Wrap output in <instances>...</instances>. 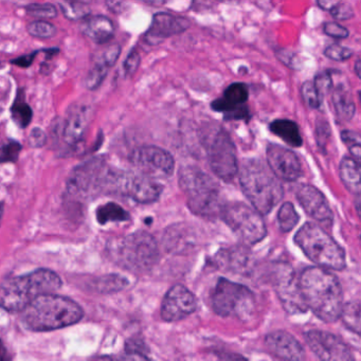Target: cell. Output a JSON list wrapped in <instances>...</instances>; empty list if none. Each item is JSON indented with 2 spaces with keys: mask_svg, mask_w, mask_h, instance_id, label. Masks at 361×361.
<instances>
[{
  "mask_svg": "<svg viewBox=\"0 0 361 361\" xmlns=\"http://www.w3.org/2000/svg\"><path fill=\"white\" fill-rule=\"evenodd\" d=\"M302 300L324 322L337 321L343 306V293L339 280L326 268L307 267L298 279Z\"/></svg>",
  "mask_w": 361,
  "mask_h": 361,
  "instance_id": "obj_1",
  "label": "cell"
},
{
  "mask_svg": "<svg viewBox=\"0 0 361 361\" xmlns=\"http://www.w3.org/2000/svg\"><path fill=\"white\" fill-rule=\"evenodd\" d=\"M25 326L33 331H49L71 326L81 321L84 312L79 304L63 295L46 293L22 310Z\"/></svg>",
  "mask_w": 361,
  "mask_h": 361,
  "instance_id": "obj_2",
  "label": "cell"
},
{
  "mask_svg": "<svg viewBox=\"0 0 361 361\" xmlns=\"http://www.w3.org/2000/svg\"><path fill=\"white\" fill-rule=\"evenodd\" d=\"M61 286L60 276L44 268L16 276L0 285V306L8 312H22L39 295L58 291Z\"/></svg>",
  "mask_w": 361,
  "mask_h": 361,
  "instance_id": "obj_3",
  "label": "cell"
},
{
  "mask_svg": "<svg viewBox=\"0 0 361 361\" xmlns=\"http://www.w3.org/2000/svg\"><path fill=\"white\" fill-rule=\"evenodd\" d=\"M238 174L243 193L262 215L271 212L282 200L284 190L280 179L261 160H246Z\"/></svg>",
  "mask_w": 361,
  "mask_h": 361,
  "instance_id": "obj_4",
  "label": "cell"
},
{
  "mask_svg": "<svg viewBox=\"0 0 361 361\" xmlns=\"http://www.w3.org/2000/svg\"><path fill=\"white\" fill-rule=\"evenodd\" d=\"M179 185L194 214L208 219L221 214L224 204L219 185L204 171L193 166H185L179 171Z\"/></svg>",
  "mask_w": 361,
  "mask_h": 361,
  "instance_id": "obj_5",
  "label": "cell"
},
{
  "mask_svg": "<svg viewBox=\"0 0 361 361\" xmlns=\"http://www.w3.org/2000/svg\"><path fill=\"white\" fill-rule=\"evenodd\" d=\"M295 243L304 255L320 267L342 270L345 267V252L320 226L306 223L295 233Z\"/></svg>",
  "mask_w": 361,
  "mask_h": 361,
  "instance_id": "obj_6",
  "label": "cell"
},
{
  "mask_svg": "<svg viewBox=\"0 0 361 361\" xmlns=\"http://www.w3.org/2000/svg\"><path fill=\"white\" fill-rule=\"evenodd\" d=\"M109 252L118 265L132 272L147 271L159 259L155 238L145 231L135 232L116 240Z\"/></svg>",
  "mask_w": 361,
  "mask_h": 361,
  "instance_id": "obj_7",
  "label": "cell"
},
{
  "mask_svg": "<svg viewBox=\"0 0 361 361\" xmlns=\"http://www.w3.org/2000/svg\"><path fill=\"white\" fill-rule=\"evenodd\" d=\"M215 314L223 318L247 320L255 310V293L243 284L219 278L210 297Z\"/></svg>",
  "mask_w": 361,
  "mask_h": 361,
  "instance_id": "obj_8",
  "label": "cell"
},
{
  "mask_svg": "<svg viewBox=\"0 0 361 361\" xmlns=\"http://www.w3.org/2000/svg\"><path fill=\"white\" fill-rule=\"evenodd\" d=\"M202 142L212 172L221 180H233L238 173V162L235 145L230 135L219 126L206 128Z\"/></svg>",
  "mask_w": 361,
  "mask_h": 361,
  "instance_id": "obj_9",
  "label": "cell"
},
{
  "mask_svg": "<svg viewBox=\"0 0 361 361\" xmlns=\"http://www.w3.org/2000/svg\"><path fill=\"white\" fill-rule=\"evenodd\" d=\"M219 216L246 244H257L263 240L267 234L261 213L243 202L224 204Z\"/></svg>",
  "mask_w": 361,
  "mask_h": 361,
  "instance_id": "obj_10",
  "label": "cell"
},
{
  "mask_svg": "<svg viewBox=\"0 0 361 361\" xmlns=\"http://www.w3.org/2000/svg\"><path fill=\"white\" fill-rule=\"evenodd\" d=\"M164 187L153 177L142 173L111 171L107 192L119 193L139 204H152L161 195Z\"/></svg>",
  "mask_w": 361,
  "mask_h": 361,
  "instance_id": "obj_11",
  "label": "cell"
},
{
  "mask_svg": "<svg viewBox=\"0 0 361 361\" xmlns=\"http://www.w3.org/2000/svg\"><path fill=\"white\" fill-rule=\"evenodd\" d=\"M111 169L101 158H94L78 166L68 178V192L79 197H94L106 192Z\"/></svg>",
  "mask_w": 361,
  "mask_h": 361,
  "instance_id": "obj_12",
  "label": "cell"
},
{
  "mask_svg": "<svg viewBox=\"0 0 361 361\" xmlns=\"http://www.w3.org/2000/svg\"><path fill=\"white\" fill-rule=\"evenodd\" d=\"M130 159L139 172L153 178H166L172 176L174 172L173 156L166 149L155 145L137 147L130 154Z\"/></svg>",
  "mask_w": 361,
  "mask_h": 361,
  "instance_id": "obj_13",
  "label": "cell"
},
{
  "mask_svg": "<svg viewBox=\"0 0 361 361\" xmlns=\"http://www.w3.org/2000/svg\"><path fill=\"white\" fill-rule=\"evenodd\" d=\"M304 339L320 360L352 361L354 359L348 344L329 331L312 329L304 334Z\"/></svg>",
  "mask_w": 361,
  "mask_h": 361,
  "instance_id": "obj_14",
  "label": "cell"
},
{
  "mask_svg": "<svg viewBox=\"0 0 361 361\" xmlns=\"http://www.w3.org/2000/svg\"><path fill=\"white\" fill-rule=\"evenodd\" d=\"M274 286L283 307L289 314H301L306 312L305 304L300 293L299 283L295 279L293 268L283 265L274 272Z\"/></svg>",
  "mask_w": 361,
  "mask_h": 361,
  "instance_id": "obj_15",
  "label": "cell"
},
{
  "mask_svg": "<svg viewBox=\"0 0 361 361\" xmlns=\"http://www.w3.org/2000/svg\"><path fill=\"white\" fill-rule=\"evenodd\" d=\"M197 308V299L183 285L171 287L164 295L161 305V318L166 322H175L191 316Z\"/></svg>",
  "mask_w": 361,
  "mask_h": 361,
  "instance_id": "obj_16",
  "label": "cell"
},
{
  "mask_svg": "<svg viewBox=\"0 0 361 361\" xmlns=\"http://www.w3.org/2000/svg\"><path fill=\"white\" fill-rule=\"evenodd\" d=\"M266 156L268 166L281 180L295 181L301 176V162L291 149L270 143L266 149Z\"/></svg>",
  "mask_w": 361,
  "mask_h": 361,
  "instance_id": "obj_17",
  "label": "cell"
},
{
  "mask_svg": "<svg viewBox=\"0 0 361 361\" xmlns=\"http://www.w3.org/2000/svg\"><path fill=\"white\" fill-rule=\"evenodd\" d=\"M191 26L189 20L166 12H158L153 16L151 27L145 35L147 45H159L164 39L185 32Z\"/></svg>",
  "mask_w": 361,
  "mask_h": 361,
  "instance_id": "obj_18",
  "label": "cell"
},
{
  "mask_svg": "<svg viewBox=\"0 0 361 361\" xmlns=\"http://www.w3.org/2000/svg\"><path fill=\"white\" fill-rule=\"evenodd\" d=\"M297 198L302 208L314 221L326 225L333 223V211L320 190L314 185H302L298 189Z\"/></svg>",
  "mask_w": 361,
  "mask_h": 361,
  "instance_id": "obj_19",
  "label": "cell"
},
{
  "mask_svg": "<svg viewBox=\"0 0 361 361\" xmlns=\"http://www.w3.org/2000/svg\"><path fill=\"white\" fill-rule=\"evenodd\" d=\"M265 345L270 354L284 360L301 361L306 358L305 350L299 341L285 331H274L265 337Z\"/></svg>",
  "mask_w": 361,
  "mask_h": 361,
  "instance_id": "obj_20",
  "label": "cell"
},
{
  "mask_svg": "<svg viewBox=\"0 0 361 361\" xmlns=\"http://www.w3.org/2000/svg\"><path fill=\"white\" fill-rule=\"evenodd\" d=\"M214 262L219 269L232 274H247L252 269L255 259L246 246H233L219 251Z\"/></svg>",
  "mask_w": 361,
  "mask_h": 361,
  "instance_id": "obj_21",
  "label": "cell"
},
{
  "mask_svg": "<svg viewBox=\"0 0 361 361\" xmlns=\"http://www.w3.org/2000/svg\"><path fill=\"white\" fill-rule=\"evenodd\" d=\"M90 121V109L87 106L73 105L63 126V139L69 147L81 142Z\"/></svg>",
  "mask_w": 361,
  "mask_h": 361,
  "instance_id": "obj_22",
  "label": "cell"
},
{
  "mask_svg": "<svg viewBox=\"0 0 361 361\" xmlns=\"http://www.w3.org/2000/svg\"><path fill=\"white\" fill-rule=\"evenodd\" d=\"M81 31L98 45H104L114 39L116 28L111 18L104 16H88L82 20Z\"/></svg>",
  "mask_w": 361,
  "mask_h": 361,
  "instance_id": "obj_23",
  "label": "cell"
},
{
  "mask_svg": "<svg viewBox=\"0 0 361 361\" xmlns=\"http://www.w3.org/2000/svg\"><path fill=\"white\" fill-rule=\"evenodd\" d=\"M249 99V88L246 84L235 82L230 84L221 98L211 103V109L216 113L227 114L238 106L246 104Z\"/></svg>",
  "mask_w": 361,
  "mask_h": 361,
  "instance_id": "obj_24",
  "label": "cell"
},
{
  "mask_svg": "<svg viewBox=\"0 0 361 361\" xmlns=\"http://www.w3.org/2000/svg\"><path fill=\"white\" fill-rule=\"evenodd\" d=\"M340 81L333 85V94H331V101H333L334 109H335L336 116L340 121L348 122L354 118L356 113V105H355L354 99L352 94L348 90V86L344 82L346 81L345 77L341 75Z\"/></svg>",
  "mask_w": 361,
  "mask_h": 361,
  "instance_id": "obj_25",
  "label": "cell"
},
{
  "mask_svg": "<svg viewBox=\"0 0 361 361\" xmlns=\"http://www.w3.org/2000/svg\"><path fill=\"white\" fill-rule=\"evenodd\" d=\"M270 132L293 147H300L303 143L299 126L287 119H276L269 126Z\"/></svg>",
  "mask_w": 361,
  "mask_h": 361,
  "instance_id": "obj_26",
  "label": "cell"
},
{
  "mask_svg": "<svg viewBox=\"0 0 361 361\" xmlns=\"http://www.w3.org/2000/svg\"><path fill=\"white\" fill-rule=\"evenodd\" d=\"M340 178L344 187L359 196L360 194V166L359 162L353 157H344L340 162Z\"/></svg>",
  "mask_w": 361,
  "mask_h": 361,
  "instance_id": "obj_27",
  "label": "cell"
},
{
  "mask_svg": "<svg viewBox=\"0 0 361 361\" xmlns=\"http://www.w3.org/2000/svg\"><path fill=\"white\" fill-rule=\"evenodd\" d=\"M10 111H11L12 120L18 128L24 130L30 126L33 119V111L25 98L24 88H18Z\"/></svg>",
  "mask_w": 361,
  "mask_h": 361,
  "instance_id": "obj_28",
  "label": "cell"
},
{
  "mask_svg": "<svg viewBox=\"0 0 361 361\" xmlns=\"http://www.w3.org/2000/svg\"><path fill=\"white\" fill-rule=\"evenodd\" d=\"M97 219L101 225H106L109 223L115 221H126L130 219V214L115 202H109L99 207L97 210Z\"/></svg>",
  "mask_w": 361,
  "mask_h": 361,
  "instance_id": "obj_29",
  "label": "cell"
},
{
  "mask_svg": "<svg viewBox=\"0 0 361 361\" xmlns=\"http://www.w3.org/2000/svg\"><path fill=\"white\" fill-rule=\"evenodd\" d=\"M191 243L188 240V234L185 233V228L178 227V226H173L169 228L164 234V245L166 248L171 252H176V251H183V249L190 246Z\"/></svg>",
  "mask_w": 361,
  "mask_h": 361,
  "instance_id": "obj_30",
  "label": "cell"
},
{
  "mask_svg": "<svg viewBox=\"0 0 361 361\" xmlns=\"http://www.w3.org/2000/svg\"><path fill=\"white\" fill-rule=\"evenodd\" d=\"M59 7L61 12L67 20L78 22V20H84L88 16L92 14L90 7L85 4L78 3L75 0H60Z\"/></svg>",
  "mask_w": 361,
  "mask_h": 361,
  "instance_id": "obj_31",
  "label": "cell"
},
{
  "mask_svg": "<svg viewBox=\"0 0 361 361\" xmlns=\"http://www.w3.org/2000/svg\"><path fill=\"white\" fill-rule=\"evenodd\" d=\"M128 285V281L119 274H109V276H101L94 281V290L99 293H117L122 290Z\"/></svg>",
  "mask_w": 361,
  "mask_h": 361,
  "instance_id": "obj_32",
  "label": "cell"
},
{
  "mask_svg": "<svg viewBox=\"0 0 361 361\" xmlns=\"http://www.w3.org/2000/svg\"><path fill=\"white\" fill-rule=\"evenodd\" d=\"M340 318H342L344 325L350 331L360 334V306L358 302H348L342 306Z\"/></svg>",
  "mask_w": 361,
  "mask_h": 361,
  "instance_id": "obj_33",
  "label": "cell"
},
{
  "mask_svg": "<svg viewBox=\"0 0 361 361\" xmlns=\"http://www.w3.org/2000/svg\"><path fill=\"white\" fill-rule=\"evenodd\" d=\"M300 216L291 202H284L278 212V224L281 231L289 232L298 225Z\"/></svg>",
  "mask_w": 361,
  "mask_h": 361,
  "instance_id": "obj_34",
  "label": "cell"
},
{
  "mask_svg": "<svg viewBox=\"0 0 361 361\" xmlns=\"http://www.w3.org/2000/svg\"><path fill=\"white\" fill-rule=\"evenodd\" d=\"M27 31L31 37L39 39H52L58 33V29L54 24L44 20H37L30 23L27 26Z\"/></svg>",
  "mask_w": 361,
  "mask_h": 361,
  "instance_id": "obj_35",
  "label": "cell"
},
{
  "mask_svg": "<svg viewBox=\"0 0 361 361\" xmlns=\"http://www.w3.org/2000/svg\"><path fill=\"white\" fill-rule=\"evenodd\" d=\"M109 67L99 60V62L94 64V66L90 69V73L86 75V88L90 92H94V90L100 88V86L104 82L105 78L109 75Z\"/></svg>",
  "mask_w": 361,
  "mask_h": 361,
  "instance_id": "obj_36",
  "label": "cell"
},
{
  "mask_svg": "<svg viewBox=\"0 0 361 361\" xmlns=\"http://www.w3.org/2000/svg\"><path fill=\"white\" fill-rule=\"evenodd\" d=\"M26 13L39 20H54L59 16L56 6L52 4H30L25 7Z\"/></svg>",
  "mask_w": 361,
  "mask_h": 361,
  "instance_id": "obj_37",
  "label": "cell"
},
{
  "mask_svg": "<svg viewBox=\"0 0 361 361\" xmlns=\"http://www.w3.org/2000/svg\"><path fill=\"white\" fill-rule=\"evenodd\" d=\"M341 139L346 147L350 149L353 158L357 161H360L361 157V140L360 135L353 130H343L341 133Z\"/></svg>",
  "mask_w": 361,
  "mask_h": 361,
  "instance_id": "obj_38",
  "label": "cell"
},
{
  "mask_svg": "<svg viewBox=\"0 0 361 361\" xmlns=\"http://www.w3.org/2000/svg\"><path fill=\"white\" fill-rule=\"evenodd\" d=\"M301 94L304 102H305L310 109H320L321 104H322V100H321L316 88H314V82H304L301 86Z\"/></svg>",
  "mask_w": 361,
  "mask_h": 361,
  "instance_id": "obj_39",
  "label": "cell"
},
{
  "mask_svg": "<svg viewBox=\"0 0 361 361\" xmlns=\"http://www.w3.org/2000/svg\"><path fill=\"white\" fill-rule=\"evenodd\" d=\"M334 79L331 77V71H323L318 73L314 78V85L318 92L321 100H324L325 96L331 92L333 88Z\"/></svg>",
  "mask_w": 361,
  "mask_h": 361,
  "instance_id": "obj_40",
  "label": "cell"
},
{
  "mask_svg": "<svg viewBox=\"0 0 361 361\" xmlns=\"http://www.w3.org/2000/svg\"><path fill=\"white\" fill-rule=\"evenodd\" d=\"M354 51L350 48L344 47L339 44H331L324 50V56L335 62H344L352 58Z\"/></svg>",
  "mask_w": 361,
  "mask_h": 361,
  "instance_id": "obj_41",
  "label": "cell"
},
{
  "mask_svg": "<svg viewBox=\"0 0 361 361\" xmlns=\"http://www.w3.org/2000/svg\"><path fill=\"white\" fill-rule=\"evenodd\" d=\"M22 151V145L16 141H10L0 149V162H14Z\"/></svg>",
  "mask_w": 361,
  "mask_h": 361,
  "instance_id": "obj_42",
  "label": "cell"
},
{
  "mask_svg": "<svg viewBox=\"0 0 361 361\" xmlns=\"http://www.w3.org/2000/svg\"><path fill=\"white\" fill-rule=\"evenodd\" d=\"M141 64L140 54L136 49H133L123 63V73L126 78H132L138 71Z\"/></svg>",
  "mask_w": 361,
  "mask_h": 361,
  "instance_id": "obj_43",
  "label": "cell"
},
{
  "mask_svg": "<svg viewBox=\"0 0 361 361\" xmlns=\"http://www.w3.org/2000/svg\"><path fill=\"white\" fill-rule=\"evenodd\" d=\"M126 354L132 355L130 358L147 359V350L143 341L138 339H132L126 343Z\"/></svg>",
  "mask_w": 361,
  "mask_h": 361,
  "instance_id": "obj_44",
  "label": "cell"
},
{
  "mask_svg": "<svg viewBox=\"0 0 361 361\" xmlns=\"http://www.w3.org/2000/svg\"><path fill=\"white\" fill-rule=\"evenodd\" d=\"M120 54H121V46L118 45V44H113L103 51L100 61L104 63L109 68H111V67L115 66L116 63L119 60Z\"/></svg>",
  "mask_w": 361,
  "mask_h": 361,
  "instance_id": "obj_45",
  "label": "cell"
},
{
  "mask_svg": "<svg viewBox=\"0 0 361 361\" xmlns=\"http://www.w3.org/2000/svg\"><path fill=\"white\" fill-rule=\"evenodd\" d=\"M323 31H324L325 35L336 39H348V35H350V32L345 27L341 26V25L335 22L326 23L323 27Z\"/></svg>",
  "mask_w": 361,
  "mask_h": 361,
  "instance_id": "obj_46",
  "label": "cell"
},
{
  "mask_svg": "<svg viewBox=\"0 0 361 361\" xmlns=\"http://www.w3.org/2000/svg\"><path fill=\"white\" fill-rule=\"evenodd\" d=\"M276 56H278L281 62L284 63L286 66L290 67L291 69L299 71L302 67L301 60H300L298 54H295V52L279 50V51H276Z\"/></svg>",
  "mask_w": 361,
  "mask_h": 361,
  "instance_id": "obj_47",
  "label": "cell"
},
{
  "mask_svg": "<svg viewBox=\"0 0 361 361\" xmlns=\"http://www.w3.org/2000/svg\"><path fill=\"white\" fill-rule=\"evenodd\" d=\"M331 16L337 20H348L354 16V9L348 1H343L339 6L331 10Z\"/></svg>",
  "mask_w": 361,
  "mask_h": 361,
  "instance_id": "obj_48",
  "label": "cell"
},
{
  "mask_svg": "<svg viewBox=\"0 0 361 361\" xmlns=\"http://www.w3.org/2000/svg\"><path fill=\"white\" fill-rule=\"evenodd\" d=\"M250 118L248 106L246 104L238 106V109L224 114V119L226 121H240V120H248Z\"/></svg>",
  "mask_w": 361,
  "mask_h": 361,
  "instance_id": "obj_49",
  "label": "cell"
},
{
  "mask_svg": "<svg viewBox=\"0 0 361 361\" xmlns=\"http://www.w3.org/2000/svg\"><path fill=\"white\" fill-rule=\"evenodd\" d=\"M28 142L31 147H44L47 142V136H46L45 132L41 130L39 128H33L31 130L30 135L28 137Z\"/></svg>",
  "mask_w": 361,
  "mask_h": 361,
  "instance_id": "obj_50",
  "label": "cell"
},
{
  "mask_svg": "<svg viewBox=\"0 0 361 361\" xmlns=\"http://www.w3.org/2000/svg\"><path fill=\"white\" fill-rule=\"evenodd\" d=\"M39 52H41V50H37V51L25 54V56H20V58L13 59V60L10 61V64L20 67V68H29V67L32 66L35 58L39 56Z\"/></svg>",
  "mask_w": 361,
  "mask_h": 361,
  "instance_id": "obj_51",
  "label": "cell"
},
{
  "mask_svg": "<svg viewBox=\"0 0 361 361\" xmlns=\"http://www.w3.org/2000/svg\"><path fill=\"white\" fill-rule=\"evenodd\" d=\"M104 1L107 9L115 14L124 13L128 8L126 0H104Z\"/></svg>",
  "mask_w": 361,
  "mask_h": 361,
  "instance_id": "obj_52",
  "label": "cell"
},
{
  "mask_svg": "<svg viewBox=\"0 0 361 361\" xmlns=\"http://www.w3.org/2000/svg\"><path fill=\"white\" fill-rule=\"evenodd\" d=\"M345 0H317V5L323 11L331 12V10L335 9L340 4L343 3Z\"/></svg>",
  "mask_w": 361,
  "mask_h": 361,
  "instance_id": "obj_53",
  "label": "cell"
},
{
  "mask_svg": "<svg viewBox=\"0 0 361 361\" xmlns=\"http://www.w3.org/2000/svg\"><path fill=\"white\" fill-rule=\"evenodd\" d=\"M361 61L360 59H358V60L355 62V73H356L357 77H358V79H360L361 78Z\"/></svg>",
  "mask_w": 361,
  "mask_h": 361,
  "instance_id": "obj_54",
  "label": "cell"
},
{
  "mask_svg": "<svg viewBox=\"0 0 361 361\" xmlns=\"http://www.w3.org/2000/svg\"><path fill=\"white\" fill-rule=\"evenodd\" d=\"M145 1L152 6H161L164 4V0H145Z\"/></svg>",
  "mask_w": 361,
  "mask_h": 361,
  "instance_id": "obj_55",
  "label": "cell"
},
{
  "mask_svg": "<svg viewBox=\"0 0 361 361\" xmlns=\"http://www.w3.org/2000/svg\"><path fill=\"white\" fill-rule=\"evenodd\" d=\"M75 1H78V3L85 4V5H90V4L94 3V0H75Z\"/></svg>",
  "mask_w": 361,
  "mask_h": 361,
  "instance_id": "obj_56",
  "label": "cell"
},
{
  "mask_svg": "<svg viewBox=\"0 0 361 361\" xmlns=\"http://www.w3.org/2000/svg\"><path fill=\"white\" fill-rule=\"evenodd\" d=\"M5 354H6V353L4 352L3 345H1V343H0V359L5 358V356H4V355H5Z\"/></svg>",
  "mask_w": 361,
  "mask_h": 361,
  "instance_id": "obj_57",
  "label": "cell"
},
{
  "mask_svg": "<svg viewBox=\"0 0 361 361\" xmlns=\"http://www.w3.org/2000/svg\"><path fill=\"white\" fill-rule=\"evenodd\" d=\"M1 215H3V208H0V219H1Z\"/></svg>",
  "mask_w": 361,
  "mask_h": 361,
  "instance_id": "obj_58",
  "label": "cell"
},
{
  "mask_svg": "<svg viewBox=\"0 0 361 361\" xmlns=\"http://www.w3.org/2000/svg\"><path fill=\"white\" fill-rule=\"evenodd\" d=\"M219 1H233V0H219Z\"/></svg>",
  "mask_w": 361,
  "mask_h": 361,
  "instance_id": "obj_59",
  "label": "cell"
}]
</instances>
